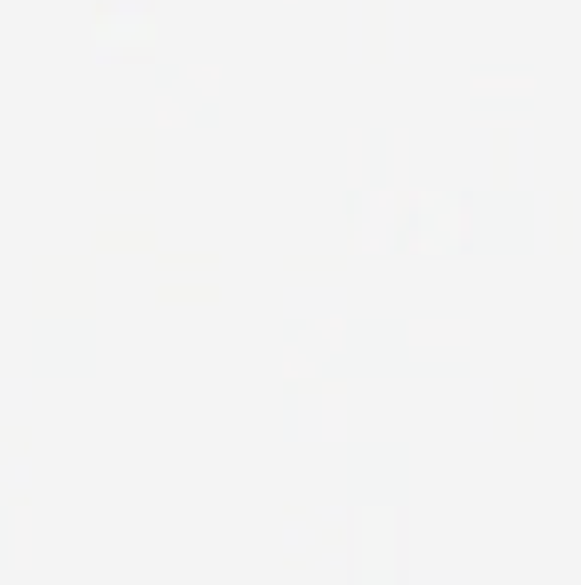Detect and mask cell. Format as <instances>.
I'll use <instances>...</instances> for the list:
<instances>
[{"instance_id":"1","label":"cell","mask_w":581,"mask_h":585,"mask_svg":"<svg viewBox=\"0 0 581 585\" xmlns=\"http://www.w3.org/2000/svg\"><path fill=\"white\" fill-rule=\"evenodd\" d=\"M96 60H120V48H116V36H108L105 44H96Z\"/></svg>"}]
</instances>
